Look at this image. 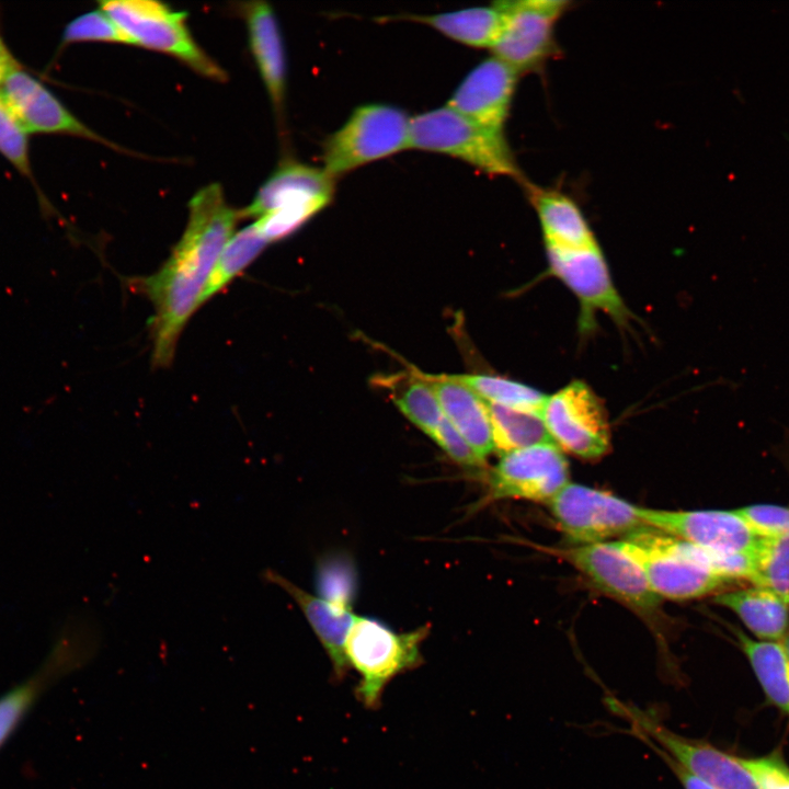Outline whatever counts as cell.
I'll return each instance as SVG.
<instances>
[{"mask_svg":"<svg viewBox=\"0 0 789 789\" xmlns=\"http://www.w3.org/2000/svg\"><path fill=\"white\" fill-rule=\"evenodd\" d=\"M240 219V210L228 205L221 186L206 185L190 201L184 232L164 264L136 282L153 306L150 332L156 366L172 362L180 335L202 305L210 274Z\"/></svg>","mask_w":789,"mask_h":789,"instance_id":"cell-1","label":"cell"},{"mask_svg":"<svg viewBox=\"0 0 789 789\" xmlns=\"http://www.w3.org/2000/svg\"><path fill=\"white\" fill-rule=\"evenodd\" d=\"M334 180L323 168L287 161L240 209L241 219H256L254 225L267 242L282 240L327 207L333 197Z\"/></svg>","mask_w":789,"mask_h":789,"instance_id":"cell-2","label":"cell"},{"mask_svg":"<svg viewBox=\"0 0 789 789\" xmlns=\"http://www.w3.org/2000/svg\"><path fill=\"white\" fill-rule=\"evenodd\" d=\"M409 148L444 153L483 173L525 182L504 132L487 128L447 105L410 119Z\"/></svg>","mask_w":789,"mask_h":789,"instance_id":"cell-3","label":"cell"},{"mask_svg":"<svg viewBox=\"0 0 789 789\" xmlns=\"http://www.w3.org/2000/svg\"><path fill=\"white\" fill-rule=\"evenodd\" d=\"M427 634V626L397 632L377 619L356 616L344 652L348 666L359 674L357 700L367 709H377L386 686L421 665V643Z\"/></svg>","mask_w":789,"mask_h":789,"instance_id":"cell-4","label":"cell"},{"mask_svg":"<svg viewBox=\"0 0 789 789\" xmlns=\"http://www.w3.org/2000/svg\"><path fill=\"white\" fill-rule=\"evenodd\" d=\"M99 5L134 45L170 55L205 78L227 79L225 70L194 41L184 12L152 0H104Z\"/></svg>","mask_w":789,"mask_h":789,"instance_id":"cell-5","label":"cell"},{"mask_svg":"<svg viewBox=\"0 0 789 789\" xmlns=\"http://www.w3.org/2000/svg\"><path fill=\"white\" fill-rule=\"evenodd\" d=\"M410 117L388 104L356 107L323 145V170L333 179L409 148Z\"/></svg>","mask_w":789,"mask_h":789,"instance_id":"cell-6","label":"cell"},{"mask_svg":"<svg viewBox=\"0 0 789 789\" xmlns=\"http://www.w3.org/2000/svg\"><path fill=\"white\" fill-rule=\"evenodd\" d=\"M547 504L561 533L574 545L622 539L647 527L642 507L579 483L569 482Z\"/></svg>","mask_w":789,"mask_h":789,"instance_id":"cell-7","label":"cell"},{"mask_svg":"<svg viewBox=\"0 0 789 789\" xmlns=\"http://www.w3.org/2000/svg\"><path fill=\"white\" fill-rule=\"evenodd\" d=\"M619 540L661 599L701 597L713 593L725 582L683 554L672 536L656 529L645 527Z\"/></svg>","mask_w":789,"mask_h":789,"instance_id":"cell-8","label":"cell"},{"mask_svg":"<svg viewBox=\"0 0 789 789\" xmlns=\"http://www.w3.org/2000/svg\"><path fill=\"white\" fill-rule=\"evenodd\" d=\"M541 418L551 441L583 459L610 449V428L603 402L583 381L574 380L546 398Z\"/></svg>","mask_w":789,"mask_h":789,"instance_id":"cell-9","label":"cell"},{"mask_svg":"<svg viewBox=\"0 0 789 789\" xmlns=\"http://www.w3.org/2000/svg\"><path fill=\"white\" fill-rule=\"evenodd\" d=\"M503 12L494 56L519 75L539 70L556 55L554 25L570 2L558 0L498 1Z\"/></svg>","mask_w":789,"mask_h":789,"instance_id":"cell-10","label":"cell"},{"mask_svg":"<svg viewBox=\"0 0 789 789\" xmlns=\"http://www.w3.org/2000/svg\"><path fill=\"white\" fill-rule=\"evenodd\" d=\"M569 464L554 443L502 455L491 469L485 502L515 499L548 503L569 481Z\"/></svg>","mask_w":789,"mask_h":789,"instance_id":"cell-11","label":"cell"},{"mask_svg":"<svg viewBox=\"0 0 789 789\" xmlns=\"http://www.w3.org/2000/svg\"><path fill=\"white\" fill-rule=\"evenodd\" d=\"M601 592L633 609L649 611L661 598L651 590L638 562L620 540L552 549Z\"/></svg>","mask_w":789,"mask_h":789,"instance_id":"cell-12","label":"cell"},{"mask_svg":"<svg viewBox=\"0 0 789 789\" xmlns=\"http://www.w3.org/2000/svg\"><path fill=\"white\" fill-rule=\"evenodd\" d=\"M634 727L658 745L667 758L714 789H761L754 777L742 765L740 757L700 740L679 735L651 718L628 710Z\"/></svg>","mask_w":789,"mask_h":789,"instance_id":"cell-13","label":"cell"},{"mask_svg":"<svg viewBox=\"0 0 789 789\" xmlns=\"http://www.w3.org/2000/svg\"><path fill=\"white\" fill-rule=\"evenodd\" d=\"M550 272L561 279L581 304V327L588 329L594 311H603L618 325L629 327L630 310L618 294L599 247L581 250L548 248Z\"/></svg>","mask_w":789,"mask_h":789,"instance_id":"cell-14","label":"cell"},{"mask_svg":"<svg viewBox=\"0 0 789 789\" xmlns=\"http://www.w3.org/2000/svg\"><path fill=\"white\" fill-rule=\"evenodd\" d=\"M647 527L723 553H751L761 538L733 511H664L642 507Z\"/></svg>","mask_w":789,"mask_h":789,"instance_id":"cell-15","label":"cell"},{"mask_svg":"<svg viewBox=\"0 0 789 789\" xmlns=\"http://www.w3.org/2000/svg\"><path fill=\"white\" fill-rule=\"evenodd\" d=\"M94 642L89 628L70 627L58 639L43 665L23 683L0 696V748L35 701L55 679L82 665Z\"/></svg>","mask_w":789,"mask_h":789,"instance_id":"cell-16","label":"cell"},{"mask_svg":"<svg viewBox=\"0 0 789 789\" xmlns=\"http://www.w3.org/2000/svg\"><path fill=\"white\" fill-rule=\"evenodd\" d=\"M0 92L28 134L70 135L114 147L77 118L42 82L20 66L8 76Z\"/></svg>","mask_w":789,"mask_h":789,"instance_id":"cell-17","label":"cell"},{"mask_svg":"<svg viewBox=\"0 0 789 789\" xmlns=\"http://www.w3.org/2000/svg\"><path fill=\"white\" fill-rule=\"evenodd\" d=\"M518 77L516 70L493 55L466 76L447 106L487 128L503 132Z\"/></svg>","mask_w":789,"mask_h":789,"instance_id":"cell-18","label":"cell"},{"mask_svg":"<svg viewBox=\"0 0 789 789\" xmlns=\"http://www.w3.org/2000/svg\"><path fill=\"white\" fill-rule=\"evenodd\" d=\"M262 579L285 591L299 606L324 648L335 679H343L348 672L344 644L356 615L351 608L317 597L273 569H265Z\"/></svg>","mask_w":789,"mask_h":789,"instance_id":"cell-19","label":"cell"},{"mask_svg":"<svg viewBox=\"0 0 789 789\" xmlns=\"http://www.w3.org/2000/svg\"><path fill=\"white\" fill-rule=\"evenodd\" d=\"M444 416L482 460L493 451L494 441L488 403L458 376H427Z\"/></svg>","mask_w":789,"mask_h":789,"instance_id":"cell-20","label":"cell"},{"mask_svg":"<svg viewBox=\"0 0 789 789\" xmlns=\"http://www.w3.org/2000/svg\"><path fill=\"white\" fill-rule=\"evenodd\" d=\"M250 47L276 113H282L286 91V58L279 26L267 2L244 4Z\"/></svg>","mask_w":789,"mask_h":789,"instance_id":"cell-21","label":"cell"},{"mask_svg":"<svg viewBox=\"0 0 789 789\" xmlns=\"http://www.w3.org/2000/svg\"><path fill=\"white\" fill-rule=\"evenodd\" d=\"M541 226L545 244L562 250L597 247V241L578 204L568 195L523 183Z\"/></svg>","mask_w":789,"mask_h":789,"instance_id":"cell-22","label":"cell"},{"mask_svg":"<svg viewBox=\"0 0 789 789\" xmlns=\"http://www.w3.org/2000/svg\"><path fill=\"white\" fill-rule=\"evenodd\" d=\"M713 601L735 613L758 640L780 642L789 629V605L766 588L753 585L720 593Z\"/></svg>","mask_w":789,"mask_h":789,"instance_id":"cell-23","label":"cell"},{"mask_svg":"<svg viewBox=\"0 0 789 789\" xmlns=\"http://www.w3.org/2000/svg\"><path fill=\"white\" fill-rule=\"evenodd\" d=\"M399 19L426 24L443 35L477 48H492L503 26V12L492 7H476L430 15H402Z\"/></svg>","mask_w":789,"mask_h":789,"instance_id":"cell-24","label":"cell"},{"mask_svg":"<svg viewBox=\"0 0 789 789\" xmlns=\"http://www.w3.org/2000/svg\"><path fill=\"white\" fill-rule=\"evenodd\" d=\"M769 704L789 716V658L780 642L754 640L732 629Z\"/></svg>","mask_w":789,"mask_h":789,"instance_id":"cell-25","label":"cell"},{"mask_svg":"<svg viewBox=\"0 0 789 789\" xmlns=\"http://www.w3.org/2000/svg\"><path fill=\"white\" fill-rule=\"evenodd\" d=\"M494 448L502 455L528 446L553 443L541 414L488 403Z\"/></svg>","mask_w":789,"mask_h":789,"instance_id":"cell-26","label":"cell"},{"mask_svg":"<svg viewBox=\"0 0 789 789\" xmlns=\"http://www.w3.org/2000/svg\"><path fill=\"white\" fill-rule=\"evenodd\" d=\"M267 243L254 222L235 232L216 262L202 296V304L231 283L260 255Z\"/></svg>","mask_w":789,"mask_h":789,"instance_id":"cell-27","label":"cell"},{"mask_svg":"<svg viewBox=\"0 0 789 789\" xmlns=\"http://www.w3.org/2000/svg\"><path fill=\"white\" fill-rule=\"evenodd\" d=\"M458 378L488 403L541 414L547 396L525 384L492 375Z\"/></svg>","mask_w":789,"mask_h":789,"instance_id":"cell-28","label":"cell"},{"mask_svg":"<svg viewBox=\"0 0 789 789\" xmlns=\"http://www.w3.org/2000/svg\"><path fill=\"white\" fill-rule=\"evenodd\" d=\"M750 581L789 605V536L761 538L754 551V572Z\"/></svg>","mask_w":789,"mask_h":789,"instance_id":"cell-29","label":"cell"},{"mask_svg":"<svg viewBox=\"0 0 789 789\" xmlns=\"http://www.w3.org/2000/svg\"><path fill=\"white\" fill-rule=\"evenodd\" d=\"M395 403L420 430L432 436L444 414L436 393L424 375L410 376L395 391Z\"/></svg>","mask_w":789,"mask_h":789,"instance_id":"cell-30","label":"cell"},{"mask_svg":"<svg viewBox=\"0 0 789 789\" xmlns=\"http://www.w3.org/2000/svg\"><path fill=\"white\" fill-rule=\"evenodd\" d=\"M105 42L134 45L121 27L101 9L83 13L70 21L62 33V43Z\"/></svg>","mask_w":789,"mask_h":789,"instance_id":"cell-31","label":"cell"},{"mask_svg":"<svg viewBox=\"0 0 789 789\" xmlns=\"http://www.w3.org/2000/svg\"><path fill=\"white\" fill-rule=\"evenodd\" d=\"M27 136L0 92V153L24 175H31Z\"/></svg>","mask_w":789,"mask_h":789,"instance_id":"cell-32","label":"cell"},{"mask_svg":"<svg viewBox=\"0 0 789 789\" xmlns=\"http://www.w3.org/2000/svg\"><path fill=\"white\" fill-rule=\"evenodd\" d=\"M356 580L350 562L331 559L318 568L317 587L321 598L351 608Z\"/></svg>","mask_w":789,"mask_h":789,"instance_id":"cell-33","label":"cell"},{"mask_svg":"<svg viewBox=\"0 0 789 789\" xmlns=\"http://www.w3.org/2000/svg\"><path fill=\"white\" fill-rule=\"evenodd\" d=\"M759 537L789 536V507L755 504L736 510Z\"/></svg>","mask_w":789,"mask_h":789,"instance_id":"cell-34","label":"cell"},{"mask_svg":"<svg viewBox=\"0 0 789 789\" xmlns=\"http://www.w3.org/2000/svg\"><path fill=\"white\" fill-rule=\"evenodd\" d=\"M761 789H789V766L779 753L761 757H740Z\"/></svg>","mask_w":789,"mask_h":789,"instance_id":"cell-35","label":"cell"},{"mask_svg":"<svg viewBox=\"0 0 789 789\" xmlns=\"http://www.w3.org/2000/svg\"><path fill=\"white\" fill-rule=\"evenodd\" d=\"M431 437L456 464L470 469L483 467V460L445 416Z\"/></svg>","mask_w":789,"mask_h":789,"instance_id":"cell-36","label":"cell"},{"mask_svg":"<svg viewBox=\"0 0 789 789\" xmlns=\"http://www.w3.org/2000/svg\"><path fill=\"white\" fill-rule=\"evenodd\" d=\"M664 761L670 765L672 770L675 773L677 779L684 787V789H714L701 779L695 777L690 773L686 771L684 768L675 764L674 762L664 758Z\"/></svg>","mask_w":789,"mask_h":789,"instance_id":"cell-37","label":"cell"},{"mask_svg":"<svg viewBox=\"0 0 789 789\" xmlns=\"http://www.w3.org/2000/svg\"><path fill=\"white\" fill-rule=\"evenodd\" d=\"M20 65L0 37V88L8 76Z\"/></svg>","mask_w":789,"mask_h":789,"instance_id":"cell-38","label":"cell"},{"mask_svg":"<svg viewBox=\"0 0 789 789\" xmlns=\"http://www.w3.org/2000/svg\"><path fill=\"white\" fill-rule=\"evenodd\" d=\"M780 643L784 647V649L789 658V629H788L786 636L784 637V639L780 641Z\"/></svg>","mask_w":789,"mask_h":789,"instance_id":"cell-39","label":"cell"}]
</instances>
